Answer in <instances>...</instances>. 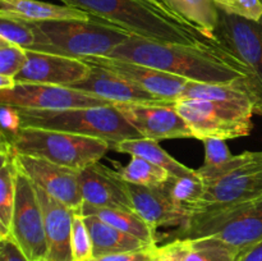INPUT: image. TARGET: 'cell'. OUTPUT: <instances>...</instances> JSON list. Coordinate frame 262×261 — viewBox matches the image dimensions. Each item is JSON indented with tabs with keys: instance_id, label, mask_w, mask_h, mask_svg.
Segmentation results:
<instances>
[{
	"instance_id": "ab89813d",
	"label": "cell",
	"mask_w": 262,
	"mask_h": 261,
	"mask_svg": "<svg viewBox=\"0 0 262 261\" xmlns=\"http://www.w3.org/2000/svg\"><path fill=\"white\" fill-rule=\"evenodd\" d=\"M148 2H150V3H152V4H155V5H158V7H160V8H164V9H168V8H166L165 5H164L163 3H161V0H148Z\"/></svg>"
},
{
	"instance_id": "60d3db41",
	"label": "cell",
	"mask_w": 262,
	"mask_h": 261,
	"mask_svg": "<svg viewBox=\"0 0 262 261\" xmlns=\"http://www.w3.org/2000/svg\"><path fill=\"white\" fill-rule=\"evenodd\" d=\"M255 114L260 115V117H262V104L257 105V106L255 107Z\"/></svg>"
},
{
	"instance_id": "f35d334b",
	"label": "cell",
	"mask_w": 262,
	"mask_h": 261,
	"mask_svg": "<svg viewBox=\"0 0 262 261\" xmlns=\"http://www.w3.org/2000/svg\"><path fill=\"white\" fill-rule=\"evenodd\" d=\"M17 84V79L14 77L3 76L0 74V90H10Z\"/></svg>"
},
{
	"instance_id": "8d00e7d4",
	"label": "cell",
	"mask_w": 262,
	"mask_h": 261,
	"mask_svg": "<svg viewBox=\"0 0 262 261\" xmlns=\"http://www.w3.org/2000/svg\"><path fill=\"white\" fill-rule=\"evenodd\" d=\"M0 255L4 256L5 261H28L25 253L20 251V248L15 245L14 241L8 235L5 238H0Z\"/></svg>"
},
{
	"instance_id": "7c38bea8",
	"label": "cell",
	"mask_w": 262,
	"mask_h": 261,
	"mask_svg": "<svg viewBox=\"0 0 262 261\" xmlns=\"http://www.w3.org/2000/svg\"><path fill=\"white\" fill-rule=\"evenodd\" d=\"M141 137L152 141L193 138L186 120L173 104L129 102L114 104Z\"/></svg>"
},
{
	"instance_id": "74e56055",
	"label": "cell",
	"mask_w": 262,
	"mask_h": 261,
	"mask_svg": "<svg viewBox=\"0 0 262 261\" xmlns=\"http://www.w3.org/2000/svg\"><path fill=\"white\" fill-rule=\"evenodd\" d=\"M239 261H262V241L243 253Z\"/></svg>"
},
{
	"instance_id": "d6986e66",
	"label": "cell",
	"mask_w": 262,
	"mask_h": 261,
	"mask_svg": "<svg viewBox=\"0 0 262 261\" xmlns=\"http://www.w3.org/2000/svg\"><path fill=\"white\" fill-rule=\"evenodd\" d=\"M72 87L87 92V94L96 95L113 104H129V102L170 104L140 89L123 77L112 73L106 69L97 68V67H91L89 76L74 83Z\"/></svg>"
},
{
	"instance_id": "f546056e",
	"label": "cell",
	"mask_w": 262,
	"mask_h": 261,
	"mask_svg": "<svg viewBox=\"0 0 262 261\" xmlns=\"http://www.w3.org/2000/svg\"><path fill=\"white\" fill-rule=\"evenodd\" d=\"M71 243L73 261H91L94 258L91 235L82 212H74L73 215Z\"/></svg>"
},
{
	"instance_id": "9c48e42d",
	"label": "cell",
	"mask_w": 262,
	"mask_h": 261,
	"mask_svg": "<svg viewBox=\"0 0 262 261\" xmlns=\"http://www.w3.org/2000/svg\"><path fill=\"white\" fill-rule=\"evenodd\" d=\"M9 237L28 261H43L48 253L42 207L36 187L19 171Z\"/></svg>"
},
{
	"instance_id": "ffe728a7",
	"label": "cell",
	"mask_w": 262,
	"mask_h": 261,
	"mask_svg": "<svg viewBox=\"0 0 262 261\" xmlns=\"http://www.w3.org/2000/svg\"><path fill=\"white\" fill-rule=\"evenodd\" d=\"M0 17L17 18L27 22L50 20H91L92 15L78 8L58 5L40 0H0Z\"/></svg>"
},
{
	"instance_id": "e575fe53",
	"label": "cell",
	"mask_w": 262,
	"mask_h": 261,
	"mask_svg": "<svg viewBox=\"0 0 262 261\" xmlns=\"http://www.w3.org/2000/svg\"><path fill=\"white\" fill-rule=\"evenodd\" d=\"M0 122H2V133L0 137L10 140L22 129L19 109L12 105L0 104Z\"/></svg>"
},
{
	"instance_id": "44dd1931",
	"label": "cell",
	"mask_w": 262,
	"mask_h": 261,
	"mask_svg": "<svg viewBox=\"0 0 262 261\" xmlns=\"http://www.w3.org/2000/svg\"><path fill=\"white\" fill-rule=\"evenodd\" d=\"M83 216L90 235H91L94 257L129 252V251H137L150 247V246H156L148 245L140 238L107 224L96 215H83Z\"/></svg>"
},
{
	"instance_id": "30bf717a",
	"label": "cell",
	"mask_w": 262,
	"mask_h": 261,
	"mask_svg": "<svg viewBox=\"0 0 262 261\" xmlns=\"http://www.w3.org/2000/svg\"><path fill=\"white\" fill-rule=\"evenodd\" d=\"M0 104L12 105L20 109L53 112L114 105L96 95L87 94L73 87L22 82H17V84L10 90H0Z\"/></svg>"
},
{
	"instance_id": "2e32d148",
	"label": "cell",
	"mask_w": 262,
	"mask_h": 261,
	"mask_svg": "<svg viewBox=\"0 0 262 261\" xmlns=\"http://www.w3.org/2000/svg\"><path fill=\"white\" fill-rule=\"evenodd\" d=\"M79 187L83 202L90 206L135 210L127 182L104 164L95 163L79 170Z\"/></svg>"
},
{
	"instance_id": "4dcf8cb0",
	"label": "cell",
	"mask_w": 262,
	"mask_h": 261,
	"mask_svg": "<svg viewBox=\"0 0 262 261\" xmlns=\"http://www.w3.org/2000/svg\"><path fill=\"white\" fill-rule=\"evenodd\" d=\"M205 147V161L204 165L196 169L200 177L206 176L222 168L234 155H232L227 142L217 138H206L202 141Z\"/></svg>"
},
{
	"instance_id": "8992f818",
	"label": "cell",
	"mask_w": 262,
	"mask_h": 261,
	"mask_svg": "<svg viewBox=\"0 0 262 261\" xmlns=\"http://www.w3.org/2000/svg\"><path fill=\"white\" fill-rule=\"evenodd\" d=\"M7 141L19 155L45 159L76 170L99 163L112 150L110 143L99 138L40 128H22L18 135Z\"/></svg>"
},
{
	"instance_id": "ba28073f",
	"label": "cell",
	"mask_w": 262,
	"mask_h": 261,
	"mask_svg": "<svg viewBox=\"0 0 262 261\" xmlns=\"http://www.w3.org/2000/svg\"><path fill=\"white\" fill-rule=\"evenodd\" d=\"M214 42L242 61L250 74L246 81L255 107L262 104V18L247 19L219 9Z\"/></svg>"
},
{
	"instance_id": "5bb4252c",
	"label": "cell",
	"mask_w": 262,
	"mask_h": 261,
	"mask_svg": "<svg viewBox=\"0 0 262 261\" xmlns=\"http://www.w3.org/2000/svg\"><path fill=\"white\" fill-rule=\"evenodd\" d=\"M261 199L262 151L253 161L228 174L216 183L207 186L201 202L192 210L191 214L201 209H220Z\"/></svg>"
},
{
	"instance_id": "3957f363",
	"label": "cell",
	"mask_w": 262,
	"mask_h": 261,
	"mask_svg": "<svg viewBox=\"0 0 262 261\" xmlns=\"http://www.w3.org/2000/svg\"><path fill=\"white\" fill-rule=\"evenodd\" d=\"M33 27L37 40L31 51L56 54L74 59L107 56L132 37L127 31L97 18L91 20L35 22Z\"/></svg>"
},
{
	"instance_id": "ee69618b",
	"label": "cell",
	"mask_w": 262,
	"mask_h": 261,
	"mask_svg": "<svg viewBox=\"0 0 262 261\" xmlns=\"http://www.w3.org/2000/svg\"><path fill=\"white\" fill-rule=\"evenodd\" d=\"M261 2H262V0H261Z\"/></svg>"
},
{
	"instance_id": "b9f144b4",
	"label": "cell",
	"mask_w": 262,
	"mask_h": 261,
	"mask_svg": "<svg viewBox=\"0 0 262 261\" xmlns=\"http://www.w3.org/2000/svg\"><path fill=\"white\" fill-rule=\"evenodd\" d=\"M0 261H5V258H4V256H2V255H0Z\"/></svg>"
},
{
	"instance_id": "52a82bcc",
	"label": "cell",
	"mask_w": 262,
	"mask_h": 261,
	"mask_svg": "<svg viewBox=\"0 0 262 261\" xmlns=\"http://www.w3.org/2000/svg\"><path fill=\"white\" fill-rule=\"evenodd\" d=\"M174 107L186 120L193 138L200 141L246 137L253 128L255 106L250 104L179 99L174 102Z\"/></svg>"
},
{
	"instance_id": "277c9868",
	"label": "cell",
	"mask_w": 262,
	"mask_h": 261,
	"mask_svg": "<svg viewBox=\"0 0 262 261\" xmlns=\"http://www.w3.org/2000/svg\"><path fill=\"white\" fill-rule=\"evenodd\" d=\"M18 109L22 128H40L99 138L110 143L112 147L122 141L141 137L140 133L127 122L114 105L56 112Z\"/></svg>"
},
{
	"instance_id": "cb8c5ba5",
	"label": "cell",
	"mask_w": 262,
	"mask_h": 261,
	"mask_svg": "<svg viewBox=\"0 0 262 261\" xmlns=\"http://www.w3.org/2000/svg\"><path fill=\"white\" fill-rule=\"evenodd\" d=\"M170 12L193 25L207 40L214 41L219 8L214 0H161Z\"/></svg>"
},
{
	"instance_id": "d590c367",
	"label": "cell",
	"mask_w": 262,
	"mask_h": 261,
	"mask_svg": "<svg viewBox=\"0 0 262 261\" xmlns=\"http://www.w3.org/2000/svg\"><path fill=\"white\" fill-rule=\"evenodd\" d=\"M156 246L142 248L137 251H129V252L113 253V255L101 256V257H94L91 261H152L155 258Z\"/></svg>"
},
{
	"instance_id": "8fae6325",
	"label": "cell",
	"mask_w": 262,
	"mask_h": 261,
	"mask_svg": "<svg viewBox=\"0 0 262 261\" xmlns=\"http://www.w3.org/2000/svg\"><path fill=\"white\" fill-rule=\"evenodd\" d=\"M15 160L20 173L35 186L71 207L74 212H82L84 202L79 187V170L19 154H17Z\"/></svg>"
},
{
	"instance_id": "7a4b0ae2",
	"label": "cell",
	"mask_w": 262,
	"mask_h": 261,
	"mask_svg": "<svg viewBox=\"0 0 262 261\" xmlns=\"http://www.w3.org/2000/svg\"><path fill=\"white\" fill-rule=\"evenodd\" d=\"M135 37L156 42L193 44L207 40L193 25L148 0H60Z\"/></svg>"
},
{
	"instance_id": "1f68e13d",
	"label": "cell",
	"mask_w": 262,
	"mask_h": 261,
	"mask_svg": "<svg viewBox=\"0 0 262 261\" xmlns=\"http://www.w3.org/2000/svg\"><path fill=\"white\" fill-rule=\"evenodd\" d=\"M27 63V50L0 38V74L17 77Z\"/></svg>"
},
{
	"instance_id": "ac0fdd59",
	"label": "cell",
	"mask_w": 262,
	"mask_h": 261,
	"mask_svg": "<svg viewBox=\"0 0 262 261\" xmlns=\"http://www.w3.org/2000/svg\"><path fill=\"white\" fill-rule=\"evenodd\" d=\"M135 211L155 229L182 227L187 220V212L174 202L165 183L159 187H143L127 183Z\"/></svg>"
},
{
	"instance_id": "7402d4cb",
	"label": "cell",
	"mask_w": 262,
	"mask_h": 261,
	"mask_svg": "<svg viewBox=\"0 0 262 261\" xmlns=\"http://www.w3.org/2000/svg\"><path fill=\"white\" fill-rule=\"evenodd\" d=\"M113 150L117 153L125 154L129 156H138V158L146 159L150 163L165 169L171 177H186L194 173L196 169L184 165L181 161L170 155L168 151L164 150L158 141L147 140V138H130V140L122 141L113 146Z\"/></svg>"
},
{
	"instance_id": "836d02e7",
	"label": "cell",
	"mask_w": 262,
	"mask_h": 261,
	"mask_svg": "<svg viewBox=\"0 0 262 261\" xmlns=\"http://www.w3.org/2000/svg\"><path fill=\"white\" fill-rule=\"evenodd\" d=\"M188 250V238H176L166 245L156 247L154 261H184Z\"/></svg>"
},
{
	"instance_id": "e0dca14e",
	"label": "cell",
	"mask_w": 262,
	"mask_h": 261,
	"mask_svg": "<svg viewBox=\"0 0 262 261\" xmlns=\"http://www.w3.org/2000/svg\"><path fill=\"white\" fill-rule=\"evenodd\" d=\"M35 187L45 223L48 253L43 261H73L71 238L74 211L43 189Z\"/></svg>"
},
{
	"instance_id": "4316f807",
	"label": "cell",
	"mask_w": 262,
	"mask_h": 261,
	"mask_svg": "<svg viewBox=\"0 0 262 261\" xmlns=\"http://www.w3.org/2000/svg\"><path fill=\"white\" fill-rule=\"evenodd\" d=\"M189 250L184 261H239L242 253L216 237L188 238Z\"/></svg>"
},
{
	"instance_id": "f1b7e54d",
	"label": "cell",
	"mask_w": 262,
	"mask_h": 261,
	"mask_svg": "<svg viewBox=\"0 0 262 261\" xmlns=\"http://www.w3.org/2000/svg\"><path fill=\"white\" fill-rule=\"evenodd\" d=\"M0 38L20 46L25 50H33L37 36L32 22L17 18L0 17Z\"/></svg>"
},
{
	"instance_id": "9a60e30c",
	"label": "cell",
	"mask_w": 262,
	"mask_h": 261,
	"mask_svg": "<svg viewBox=\"0 0 262 261\" xmlns=\"http://www.w3.org/2000/svg\"><path fill=\"white\" fill-rule=\"evenodd\" d=\"M91 67L81 59L27 50V63L15 77L22 83L72 87L89 76Z\"/></svg>"
},
{
	"instance_id": "6da1fadb",
	"label": "cell",
	"mask_w": 262,
	"mask_h": 261,
	"mask_svg": "<svg viewBox=\"0 0 262 261\" xmlns=\"http://www.w3.org/2000/svg\"><path fill=\"white\" fill-rule=\"evenodd\" d=\"M107 56L145 64L186 81L201 83H234L243 78L250 81L245 64L210 40L188 45L156 42L132 36Z\"/></svg>"
},
{
	"instance_id": "83f0119b",
	"label": "cell",
	"mask_w": 262,
	"mask_h": 261,
	"mask_svg": "<svg viewBox=\"0 0 262 261\" xmlns=\"http://www.w3.org/2000/svg\"><path fill=\"white\" fill-rule=\"evenodd\" d=\"M169 193L173 197L174 202L187 212V217L191 211L196 209L197 205L201 202L202 196L206 189V184L200 178L197 171L186 177H171L165 183Z\"/></svg>"
},
{
	"instance_id": "d4e9b609",
	"label": "cell",
	"mask_w": 262,
	"mask_h": 261,
	"mask_svg": "<svg viewBox=\"0 0 262 261\" xmlns=\"http://www.w3.org/2000/svg\"><path fill=\"white\" fill-rule=\"evenodd\" d=\"M243 78L234 83H201L188 81L181 99L210 100V101H233L255 106V99Z\"/></svg>"
},
{
	"instance_id": "5b68a950",
	"label": "cell",
	"mask_w": 262,
	"mask_h": 261,
	"mask_svg": "<svg viewBox=\"0 0 262 261\" xmlns=\"http://www.w3.org/2000/svg\"><path fill=\"white\" fill-rule=\"evenodd\" d=\"M216 237L241 253L262 241V199L220 209L192 212L177 230V238Z\"/></svg>"
},
{
	"instance_id": "4fadbf2b",
	"label": "cell",
	"mask_w": 262,
	"mask_h": 261,
	"mask_svg": "<svg viewBox=\"0 0 262 261\" xmlns=\"http://www.w3.org/2000/svg\"><path fill=\"white\" fill-rule=\"evenodd\" d=\"M90 67L106 69L112 73L123 77L140 89L150 92L165 102H176L183 94L184 86L188 81L160 69L110 56H89L81 59Z\"/></svg>"
},
{
	"instance_id": "d6a6232c",
	"label": "cell",
	"mask_w": 262,
	"mask_h": 261,
	"mask_svg": "<svg viewBox=\"0 0 262 261\" xmlns=\"http://www.w3.org/2000/svg\"><path fill=\"white\" fill-rule=\"evenodd\" d=\"M217 8L230 14L239 15L252 20L262 18L261 0H214Z\"/></svg>"
},
{
	"instance_id": "484cf974",
	"label": "cell",
	"mask_w": 262,
	"mask_h": 261,
	"mask_svg": "<svg viewBox=\"0 0 262 261\" xmlns=\"http://www.w3.org/2000/svg\"><path fill=\"white\" fill-rule=\"evenodd\" d=\"M115 170L123 181L136 186L159 187L170 178V174L165 169L138 156H130V160L125 165L115 163Z\"/></svg>"
},
{
	"instance_id": "603a6c76",
	"label": "cell",
	"mask_w": 262,
	"mask_h": 261,
	"mask_svg": "<svg viewBox=\"0 0 262 261\" xmlns=\"http://www.w3.org/2000/svg\"><path fill=\"white\" fill-rule=\"evenodd\" d=\"M83 215H96L107 224L123 230L130 235L140 238L148 245L158 243V233L152 225L148 224L138 212L135 210L127 209H104V207H94L83 204L82 207Z\"/></svg>"
},
{
	"instance_id": "7bdbcfd3",
	"label": "cell",
	"mask_w": 262,
	"mask_h": 261,
	"mask_svg": "<svg viewBox=\"0 0 262 261\" xmlns=\"http://www.w3.org/2000/svg\"><path fill=\"white\" fill-rule=\"evenodd\" d=\"M154 260H155V258H154ZM154 260H152V261H154Z\"/></svg>"
}]
</instances>
